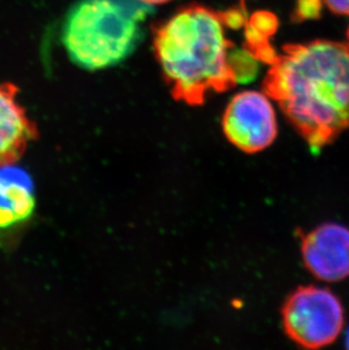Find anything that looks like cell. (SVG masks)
Instances as JSON below:
<instances>
[{"label":"cell","mask_w":349,"mask_h":350,"mask_svg":"<svg viewBox=\"0 0 349 350\" xmlns=\"http://www.w3.org/2000/svg\"><path fill=\"white\" fill-rule=\"evenodd\" d=\"M140 1L146 3V5H150V6H157V5L168 3L170 0H140Z\"/></svg>","instance_id":"obj_11"},{"label":"cell","mask_w":349,"mask_h":350,"mask_svg":"<svg viewBox=\"0 0 349 350\" xmlns=\"http://www.w3.org/2000/svg\"><path fill=\"white\" fill-rule=\"evenodd\" d=\"M283 329L300 347L319 349L333 344L345 324V311L333 291L318 286L297 288L283 308Z\"/></svg>","instance_id":"obj_4"},{"label":"cell","mask_w":349,"mask_h":350,"mask_svg":"<svg viewBox=\"0 0 349 350\" xmlns=\"http://www.w3.org/2000/svg\"><path fill=\"white\" fill-rule=\"evenodd\" d=\"M347 39H348V44H349V27H348V30H347Z\"/></svg>","instance_id":"obj_13"},{"label":"cell","mask_w":349,"mask_h":350,"mask_svg":"<svg viewBox=\"0 0 349 350\" xmlns=\"http://www.w3.org/2000/svg\"><path fill=\"white\" fill-rule=\"evenodd\" d=\"M36 208L34 180L15 165L0 167V232L27 224Z\"/></svg>","instance_id":"obj_8"},{"label":"cell","mask_w":349,"mask_h":350,"mask_svg":"<svg viewBox=\"0 0 349 350\" xmlns=\"http://www.w3.org/2000/svg\"><path fill=\"white\" fill-rule=\"evenodd\" d=\"M18 92L14 83L0 84V167L16 165L39 137L36 122L17 101Z\"/></svg>","instance_id":"obj_7"},{"label":"cell","mask_w":349,"mask_h":350,"mask_svg":"<svg viewBox=\"0 0 349 350\" xmlns=\"http://www.w3.org/2000/svg\"><path fill=\"white\" fill-rule=\"evenodd\" d=\"M321 14V0H297L296 10L294 12L295 20L304 21L316 18Z\"/></svg>","instance_id":"obj_9"},{"label":"cell","mask_w":349,"mask_h":350,"mask_svg":"<svg viewBox=\"0 0 349 350\" xmlns=\"http://www.w3.org/2000/svg\"><path fill=\"white\" fill-rule=\"evenodd\" d=\"M267 64L262 91L313 152L349 131V44L288 43Z\"/></svg>","instance_id":"obj_1"},{"label":"cell","mask_w":349,"mask_h":350,"mask_svg":"<svg viewBox=\"0 0 349 350\" xmlns=\"http://www.w3.org/2000/svg\"><path fill=\"white\" fill-rule=\"evenodd\" d=\"M153 6L140 0H77L67 13L62 41L83 70H107L132 56L144 38Z\"/></svg>","instance_id":"obj_3"},{"label":"cell","mask_w":349,"mask_h":350,"mask_svg":"<svg viewBox=\"0 0 349 350\" xmlns=\"http://www.w3.org/2000/svg\"><path fill=\"white\" fill-rule=\"evenodd\" d=\"M228 141L241 151L257 153L277 139V113L263 91H242L229 101L222 117Z\"/></svg>","instance_id":"obj_5"},{"label":"cell","mask_w":349,"mask_h":350,"mask_svg":"<svg viewBox=\"0 0 349 350\" xmlns=\"http://www.w3.org/2000/svg\"><path fill=\"white\" fill-rule=\"evenodd\" d=\"M305 268L319 280L338 282L349 277V228L326 222L302 236Z\"/></svg>","instance_id":"obj_6"},{"label":"cell","mask_w":349,"mask_h":350,"mask_svg":"<svg viewBox=\"0 0 349 350\" xmlns=\"http://www.w3.org/2000/svg\"><path fill=\"white\" fill-rule=\"evenodd\" d=\"M347 346H348V348H349V331H348V336H347Z\"/></svg>","instance_id":"obj_12"},{"label":"cell","mask_w":349,"mask_h":350,"mask_svg":"<svg viewBox=\"0 0 349 350\" xmlns=\"http://www.w3.org/2000/svg\"><path fill=\"white\" fill-rule=\"evenodd\" d=\"M227 27V10L198 3L181 7L152 27L155 59L174 99L198 106L212 93L257 77L260 62L228 39Z\"/></svg>","instance_id":"obj_2"},{"label":"cell","mask_w":349,"mask_h":350,"mask_svg":"<svg viewBox=\"0 0 349 350\" xmlns=\"http://www.w3.org/2000/svg\"><path fill=\"white\" fill-rule=\"evenodd\" d=\"M333 14L349 16V0H323Z\"/></svg>","instance_id":"obj_10"}]
</instances>
